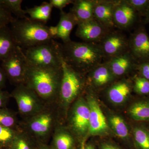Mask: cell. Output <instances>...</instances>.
Returning a JSON list of instances; mask_svg holds the SVG:
<instances>
[{"label":"cell","instance_id":"cell-1","mask_svg":"<svg viewBox=\"0 0 149 149\" xmlns=\"http://www.w3.org/2000/svg\"><path fill=\"white\" fill-rule=\"evenodd\" d=\"M27 62L24 85L34 91L47 104H56L62 76L61 66L41 67Z\"/></svg>","mask_w":149,"mask_h":149},{"label":"cell","instance_id":"cell-2","mask_svg":"<svg viewBox=\"0 0 149 149\" xmlns=\"http://www.w3.org/2000/svg\"><path fill=\"white\" fill-rule=\"evenodd\" d=\"M63 57L68 65L85 75L103 62V54L98 43L70 40L61 44Z\"/></svg>","mask_w":149,"mask_h":149},{"label":"cell","instance_id":"cell-3","mask_svg":"<svg viewBox=\"0 0 149 149\" xmlns=\"http://www.w3.org/2000/svg\"><path fill=\"white\" fill-rule=\"evenodd\" d=\"M56 104H47L37 114L23 119L19 123L24 130L38 143L47 144L60 119Z\"/></svg>","mask_w":149,"mask_h":149},{"label":"cell","instance_id":"cell-4","mask_svg":"<svg viewBox=\"0 0 149 149\" xmlns=\"http://www.w3.org/2000/svg\"><path fill=\"white\" fill-rule=\"evenodd\" d=\"M61 45L60 43L58 56L62 76L59 96L56 103L60 116L62 110L67 114L70 106L81 96L86 87V75L77 72L65 61L62 56Z\"/></svg>","mask_w":149,"mask_h":149},{"label":"cell","instance_id":"cell-5","mask_svg":"<svg viewBox=\"0 0 149 149\" xmlns=\"http://www.w3.org/2000/svg\"><path fill=\"white\" fill-rule=\"evenodd\" d=\"M10 29L17 45L22 49L50 42L53 40L50 36L46 24L29 17L15 18Z\"/></svg>","mask_w":149,"mask_h":149},{"label":"cell","instance_id":"cell-6","mask_svg":"<svg viewBox=\"0 0 149 149\" xmlns=\"http://www.w3.org/2000/svg\"><path fill=\"white\" fill-rule=\"evenodd\" d=\"M90 110L86 99L80 96L71 106L68 113V128L80 141L81 145L85 144L89 130Z\"/></svg>","mask_w":149,"mask_h":149},{"label":"cell","instance_id":"cell-7","mask_svg":"<svg viewBox=\"0 0 149 149\" xmlns=\"http://www.w3.org/2000/svg\"><path fill=\"white\" fill-rule=\"evenodd\" d=\"M60 44L52 40L50 42L22 50L30 64L41 67L60 68L58 56Z\"/></svg>","mask_w":149,"mask_h":149},{"label":"cell","instance_id":"cell-8","mask_svg":"<svg viewBox=\"0 0 149 149\" xmlns=\"http://www.w3.org/2000/svg\"><path fill=\"white\" fill-rule=\"evenodd\" d=\"M10 95L16 101L19 113L23 119L37 114L47 105L34 91L24 84L16 86Z\"/></svg>","mask_w":149,"mask_h":149},{"label":"cell","instance_id":"cell-9","mask_svg":"<svg viewBox=\"0 0 149 149\" xmlns=\"http://www.w3.org/2000/svg\"><path fill=\"white\" fill-rule=\"evenodd\" d=\"M1 67L12 84H24L27 61L21 48L17 46L8 56L2 61Z\"/></svg>","mask_w":149,"mask_h":149},{"label":"cell","instance_id":"cell-10","mask_svg":"<svg viewBox=\"0 0 149 149\" xmlns=\"http://www.w3.org/2000/svg\"><path fill=\"white\" fill-rule=\"evenodd\" d=\"M104 61L128 51V38L119 30H111L99 43Z\"/></svg>","mask_w":149,"mask_h":149},{"label":"cell","instance_id":"cell-11","mask_svg":"<svg viewBox=\"0 0 149 149\" xmlns=\"http://www.w3.org/2000/svg\"><path fill=\"white\" fill-rule=\"evenodd\" d=\"M88 92L86 97L90 110L88 135L101 136L108 133L109 126L107 120L102 111L93 91L86 88Z\"/></svg>","mask_w":149,"mask_h":149},{"label":"cell","instance_id":"cell-12","mask_svg":"<svg viewBox=\"0 0 149 149\" xmlns=\"http://www.w3.org/2000/svg\"><path fill=\"white\" fill-rule=\"evenodd\" d=\"M128 51L138 63L149 61V35L143 24L128 38Z\"/></svg>","mask_w":149,"mask_h":149},{"label":"cell","instance_id":"cell-13","mask_svg":"<svg viewBox=\"0 0 149 149\" xmlns=\"http://www.w3.org/2000/svg\"><path fill=\"white\" fill-rule=\"evenodd\" d=\"M86 88L91 91L105 89L117 80L106 61L94 68L86 75Z\"/></svg>","mask_w":149,"mask_h":149},{"label":"cell","instance_id":"cell-14","mask_svg":"<svg viewBox=\"0 0 149 149\" xmlns=\"http://www.w3.org/2000/svg\"><path fill=\"white\" fill-rule=\"evenodd\" d=\"M139 14L126 0H117L113 11L115 27L119 30L130 29L138 20Z\"/></svg>","mask_w":149,"mask_h":149},{"label":"cell","instance_id":"cell-15","mask_svg":"<svg viewBox=\"0 0 149 149\" xmlns=\"http://www.w3.org/2000/svg\"><path fill=\"white\" fill-rule=\"evenodd\" d=\"M75 35L83 42L99 44L112 29L104 27L95 19L78 23Z\"/></svg>","mask_w":149,"mask_h":149},{"label":"cell","instance_id":"cell-16","mask_svg":"<svg viewBox=\"0 0 149 149\" xmlns=\"http://www.w3.org/2000/svg\"><path fill=\"white\" fill-rule=\"evenodd\" d=\"M112 73L117 79L136 70L138 63L129 51L106 61Z\"/></svg>","mask_w":149,"mask_h":149},{"label":"cell","instance_id":"cell-17","mask_svg":"<svg viewBox=\"0 0 149 149\" xmlns=\"http://www.w3.org/2000/svg\"><path fill=\"white\" fill-rule=\"evenodd\" d=\"M104 91L110 101L115 104H121L128 100L133 91L132 80L123 77L117 79Z\"/></svg>","mask_w":149,"mask_h":149},{"label":"cell","instance_id":"cell-18","mask_svg":"<svg viewBox=\"0 0 149 149\" xmlns=\"http://www.w3.org/2000/svg\"><path fill=\"white\" fill-rule=\"evenodd\" d=\"M117 0H96L94 19L104 27L114 29L113 11Z\"/></svg>","mask_w":149,"mask_h":149},{"label":"cell","instance_id":"cell-19","mask_svg":"<svg viewBox=\"0 0 149 149\" xmlns=\"http://www.w3.org/2000/svg\"><path fill=\"white\" fill-rule=\"evenodd\" d=\"M52 137L50 146L54 149H76V137L61 123L56 126Z\"/></svg>","mask_w":149,"mask_h":149},{"label":"cell","instance_id":"cell-20","mask_svg":"<svg viewBox=\"0 0 149 149\" xmlns=\"http://www.w3.org/2000/svg\"><path fill=\"white\" fill-rule=\"evenodd\" d=\"M96 0H75L70 12L78 23L95 19L94 8Z\"/></svg>","mask_w":149,"mask_h":149},{"label":"cell","instance_id":"cell-21","mask_svg":"<svg viewBox=\"0 0 149 149\" xmlns=\"http://www.w3.org/2000/svg\"><path fill=\"white\" fill-rule=\"evenodd\" d=\"M78 22L76 19L70 12L66 13L61 11L60 18L57 25L58 29V34L57 38L61 39L63 43L70 41V33Z\"/></svg>","mask_w":149,"mask_h":149},{"label":"cell","instance_id":"cell-22","mask_svg":"<svg viewBox=\"0 0 149 149\" xmlns=\"http://www.w3.org/2000/svg\"><path fill=\"white\" fill-rule=\"evenodd\" d=\"M17 46L10 28L8 26L0 27V61L8 56Z\"/></svg>","mask_w":149,"mask_h":149},{"label":"cell","instance_id":"cell-23","mask_svg":"<svg viewBox=\"0 0 149 149\" xmlns=\"http://www.w3.org/2000/svg\"><path fill=\"white\" fill-rule=\"evenodd\" d=\"M53 6L49 2H44L41 5L36 6L25 10L26 14L32 20L40 22L46 24L51 17Z\"/></svg>","mask_w":149,"mask_h":149},{"label":"cell","instance_id":"cell-24","mask_svg":"<svg viewBox=\"0 0 149 149\" xmlns=\"http://www.w3.org/2000/svg\"><path fill=\"white\" fill-rule=\"evenodd\" d=\"M37 143L32 136L20 129L7 149H35Z\"/></svg>","mask_w":149,"mask_h":149},{"label":"cell","instance_id":"cell-25","mask_svg":"<svg viewBox=\"0 0 149 149\" xmlns=\"http://www.w3.org/2000/svg\"><path fill=\"white\" fill-rule=\"evenodd\" d=\"M128 114L136 121L149 120V100H142L133 103L129 108Z\"/></svg>","mask_w":149,"mask_h":149},{"label":"cell","instance_id":"cell-26","mask_svg":"<svg viewBox=\"0 0 149 149\" xmlns=\"http://www.w3.org/2000/svg\"><path fill=\"white\" fill-rule=\"evenodd\" d=\"M107 120L109 128H111L116 136L123 140L128 139L130 135L128 126L122 117L113 114L109 116Z\"/></svg>","mask_w":149,"mask_h":149},{"label":"cell","instance_id":"cell-27","mask_svg":"<svg viewBox=\"0 0 149 149\" xmlns=\"http://www.w3.org/2000/svg\"><path fill=\"white\" fill-rule=\"evenodd\" d=\"M20 121L15 112L4 107L0 109V125L7 128L20 130Z\"/></svg>","mask_w":149,"mask_h":149},{"label":"cell","instance_id":"cell-28","mask_svg":"<svg viewBox=\"0 0 149 149\" xmlns=\"http://www.w3.org/2000/svg\"><path fill=\"white\" fill-rule=\"evenodd\" d=\"M136 149H149V130L143 126H138L133 130Z\"/></svg>","mask_w":149,"mask_h":149},{"label":"cell","instance_id":"cell-29","mask_svg":"<svg viewBox=\"0 0 149 149\" xmlns=\"http://www.w3.org/2000/svg\"><path fill=\"white\" fill-rule=\"evenodd\" d=\"M22 0H0V5L11 14H13L17 18H27L25 10L22 8Z\"/></svg>","mask_w":149,"mask_h":149},{"label":"cell","instance_id":"cell-30","mask_svg":"<svg viewBox=\"0 0 149 149\" xmlns=\"http://www.w3.org/2000/svg\"><path fill=\"white\" fill-rule=\"evenodd\" d=\"M19 130L0 125V149L8 148Z\"/></svg>","mask_w":149,"mask_h":149},{"label":"cell","instance_id":"cell-31","mask_svg":"<svg viewBox=\"0 0 149 149\" xmlns=\"http://www.w3.org/2000/svg\"><path fill=\"white\" fill-rule=\"evenodd\" d=\"M133 91L139 95H148L149 94V80L136 75L132 80Z\"/></svg>","mask_w":149,"mask_h":149},{"label":"cell","instance_id":"cell-32","mask_svg":"<svg viewBox=\"0 0 149 149\" xmlns=\"http://www.w3.org/2000/svg\"><path fill=\"white\" fill-rule=\"evenodd\" d=\"M127 2L138 13L144 16L149 6V0H126Z\"/></svg>","mask_w":149,"mask_h":149},{"label":"cell","instance_id":"cell-33","mask_svg":"<svg viewBox=\"0 0 149 149\" xmlns=\"http://www.w3.org/2000/svg\"><path fill=\"white\" fill-rule=\"evenodd\" d=\"M14 19L10 13L0 5V27L7 26Z\"/></svg>","mask_w":149,"mask_h":149},{"label":"cell","instance_id":"cell-34","mask_svg":"<svg viewBox=\"0 0 149 149\" xmlns=\"http://www.w3.org/2000/svg\"><path fill=\"white\" fill-rule=\"evenodd\" d=\"M136 70L139 75L149 80V61L138 63Z\"/></svg>","mask_w":149,"mask_h":149},{"label":"cell","instance_id":"cell-35","mask_svg":"<svg viewBox=\"0 0 149 149\" xmlns=\"http://www.w3.org/2000/svg\"><path fill=\"white\" fill-rule=\"evenodd\" d=\"M74 1L72 0H50L49 3L53 7L58 9L60 11L63 10L64 8L67 6L73 4Z\"/></svg>","mask_w":149,"mask_h":149},{"label":"cell","instance_id":"cell-36","mask_svg":"<svg viewBox=\"0 0 149 149\" xmlns=\"http://www.w3.org/2000/svg\"><path fill=\"white\" fill-rule=\"evenodd\" d=\"M10 98V93L0 88V109L6 107Z\"/></svg>","mask_w":149,"mask_h":149},{"label":"cell","instance_id":"cell-37","mask_svg":"<svg viewBox=\"0 0 149 149\" xmlns=\"http://www.w3.org/2000/svg\"><path fill=\"white\" fill-rule=\"evenodd\" d=\"M7 80V78L5 72L0 65V88L3 89L5 88Z\"/></svg>","mask_w":149,"mask_h":149},{"label":"cell","instance_id":"cell-38","mask_svg":"<svg viewBox=\"0 0 149 149\" xmlns=\"http://www.w3.org/2000/svg\"><path fill=\"white\" fill-rule=\"evenodd\" d=\"M48 31L50 36L52 39L57 38L58 34V29L57 26H51L48 27Z\"/></svg>","mask_w":149,"mask_h":149},{"label":"cell","instance_id":"cell-39","mask_svg":"<svg viewBox=\"0 0 149 149\" xmlns=\"http://www.w3.org/2000/svg\"><path fill=\"white\" fill-rule=\"evenodd\" d=\"M100 149H120L119 147L109 143H104L102 145Z\"/></svg>","mask_w":149,"mask_h":149},{"label":"cell","instance_id":"cell-40","mask_svg":"<svg viewBox=\"0 0 149 149\" xmlns=\"http://www.w3.org/2000/svg\"><path fill=\"white\" fill-rule=\"evenodd\" d=\"M35 149H54L50 145L43 143H37V146Z\"/></svg>","mask_w":149,"mask_h":149},{"label":"cell","instance_id":"cell-41","mask_svg":"<svg viewBox=\"0 0 149 149\" xmlns=\"http://www.w3.org/2000/svg\"><path fill=\"white\" fill-rule=\"evenodd\" d=\"M79 149H95V147L92 144H84L80 145Z\"/></svg>","mask_w":149,"mask_h":149},{"label":"cell","instance_id":"cell-42","mask_svg":"<svg viewBox=\"0 0 149 149\" xmlns=\"http://www.w3.org/2000/svg\"><path fill=\"white\" fill-rule=\"evenodd\" d=\"M144 17H145L144 22H145V24H149V6Z\"/></svg>","mask_w":149,"mask_h":149}]
</instances>
